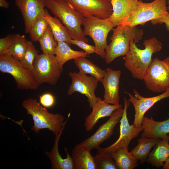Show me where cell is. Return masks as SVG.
<instances>
[{"label":"cell","mask_w":169,"mask_h":169,"mask_svg":"<svg viewBox=\"0 0 169 169\" xmlns=\"http://www.w3.org/2000/svg\"><path fill=\"white\" fill-rule=\"evenodd\" d=\"M95 157L96 169H118L111 156L97 154Z\"/></svg>","instance_id":"32"},{"label":"cell","mask_w":169,"mask_h":169,"mask_svg":"<svg viewBox=\"0 0 169 169\" xmlns=\"http://www.w3.org/2000/svg\"><path fill=\"white\" fill-rule=\"evenodd\" d=\"M16 34H9L0 39V54H5L15 38Z\"/></svg>","instance_id":"33"},{"label":"cell","mask_w":169,"mask_h":169,"mask_svg":"<svg viewBox=\"0 0 169 169\" xmlns=\"http://www.w3.org/2000/svg\"><path fill=\"white\" fill-rule=\"evenodd\" d=\"M49 26L45 16H40L34 22L29 33L32 40L38 41Z\"/></svg>","instance_id":"30"},{"label":"cell","mask_w":169,"mask_h":169,"mask_svg":"<svg viewBox=\"0 0 169 169\" xmlns=\"http://www.w3.org/2000/svg\"><path fill=\"white\" fill-rule=\"evenodd\" d=\"M22 106L27 111V115H31L34 125L31 130L35 133H39L40 129H47L57 135L61 130L64 122V116L59 114L49 112L36 99L30 98L23 100Z\"/></svg>","instance_id":"4"},{"label":"cell","mask_w":169,"mask_h":169,"mask_svg":"<svg viewBox=\"0 0 169 169\" xmlns=\"http://www.w3.org/2000/svg\"><path fill=\"white\" fill-rule=\"evenodd\" d=\"M90 152L79 144L75 146L71 153L75 169H96L95 157Z\"/></svg>","instance_id":"21"},{"label":"cell","mask_w":169,"mask_h":169,"mask_svg":"<svg viewBox=\"0 0 169 169\" xmlns=\"http://www.w3.org/2000/svg\"><path fill=\"white\" fill-rule=\"evenodd\" d=\"M84 18L93 16L100 19L110 17L113 13L109 0H66Z\"/></svg>","instance_id":"12"},{"label":"cell","mask_w":169,"mask_h":169,"mask_svg":"<svg viewBox=\"0 0 169 169\" xmlns=\"http://www.w3.org/2000/svg\"><path fill=\"white\" fill-rule=\"evenodd\" d=\"M28 43L24 35L16 34L15 40L5 54H10L20 61L25 54Z\"/></svg>","instance_id":"28"},{"label":"cell","mask_w":169,"mask_h":169,"mask_svg":"<svg viewBox=\"0 0 169 169\" xmlns=\"http://www.w3.org/2000/svg\"><path fill=\"white\" fill-rule=\"evenodd\" d=\"M69 75L71 82L67 94L71 95L77 92L85 95L87 98L90 107L92 108L97 100L95 92L99 81L95 77L88 76L79 71L78 72H70Z\"/></svg>","instance_id":"11"},{"label":"cell","mask_w":169,"mask_h":169,"mask_svg":"<svg viewBox=\"0 0 169 169\" xmlns=\"http://www.w3.org/2000/svg\"><path fill=\"white\" fill-rule=\"evenodd\" d=\"M167 0H166V1H167Z\"/></svg>","instance_id":"41"},{"label":"cell","mask_w":169,"mask_h":169,"mask_svg":"<svg viewBox=\"0 0 169 169\" xmlns=\"http://www.w3.org/2000/svg\"><path fill=\"white\" fill-rule=\"evenodd\" d=\"M125 92L129 96L128 100L134 107L135 114L133 124L138 127L141 126L142 119L147 111L158 101L169 97V88L159 95L150 97L141 96L134 89L133 91L134 95L128 92Z\"/></svg>","instance_id":"14"},{"label":"cell","mask_w":169,"mask_h":169,"mask_svg":"<svg viewBox=\"0 0 169 169\" xmlns=\"http://www.w3.org/2000/svg\"><path fill=\"white\" fill-rule=\"evenodd\" d=\"M153 24L164 23L167 29L169 31V13L168 12L163 17L151 21Z\"/></svg>","instance_id":"36"},{"label":"cell","mask_w":169,"mask_h":169,"mask_svg":"<svg viewBox=\"0 0 169 169\" xmlns=\"http://www.w3.org/2000/svg\"><path fill=\"white\" fill-rule=\"evenodd\" d=\"M32 71L33 76L38 84L47 83L56 84L63 70V67L58 62L55 55L43 53L38 54L33 62Z\"/></svg>","instance_id":"8"},{"label":"cell","mask_w":169,"mask_h":169,"mask_svg":"<svg viewBox=\"0 0 169 169\" xmlns=\"http://www.w3.org/2000/svg\"><path fill=\"white\" fill-rule=\"evenodd\" d=\"M124 107L120 121V136L117 141L108 147L97 149V154L111 156L118 148H125L128 149L131 141L136 137L140 132L142 131L141 127H138L133 124L130 125L127 117V110L130 102L125 98H124Z\"/></svg>","instance_id":"10"},{"label":"cell","mask_w":169,"mask_h":169,"mask_svg":"<svg viewBox=\"0 0 169 169\" xmlns=\"http://www.w3.org/2000/svg\"><path fill=\"white\" fill-rule=\"evenodd\" d=\"M166 0H154L149 3L139 0L134 10L120 25H143L146 22L161 18L168 12Z\"/></svg>","instance_id":"7"},{"label":"cell","mask_w":169,"mask_h":169,"mask_svg":"<svg viewBox=\"0 0 169 169\" xmlns=\"http://www.w3.org/2000/svg\"><path fill=\"white\" fill-rule=\"evenodd\" d=\"M119 169H133L138 165V160L125 148L118 149L111 156Z\"/></svg>","instance_id":"27"},{"label":"cell","mask_w":169,"mask_h":169,"mask_svg":"<svg viewBox=\"0 0 169 169\" xmlns=\"http://www.w3.org/2000/svg\"><path fill=\"white\" fill-rule=\"evenodd\" d=\"M79 71L85 74H89L95 77L101 83L106 74V70L101 69L86 57H81L74 59Z\"/></svg>","instance_id":"26"},{"label":"cell","mask_w":169,"mask_h":169,"mask_svg":"<svg viewBox=\"0 0 169 169\" xmlns=\"http://www.w3.org/2000/svg\"><path fill=\"white\" fill-rule=\"evenodd\" d=\"M113 13L109 19L114 27L120 25L131 14L138 0H109Z\"/></svg>","instance_id":"20"},{"label":"cell","mask_w":169,"mask_h":169,"mask_svg":"<svg viewBox=\"0 0 169 169\" xmlns=\"http://www.w3.org/2000/svg\"><path fill=\"white\" fill-rule=\"evenodd\" d=\"M55 55L59 64L62 66L69 60L81 57H89V54L85 52L72 49L67 43L64 41L57 42Z\"/></svg>","instance_id":"24"},{"label":"cell","mask_w":169,"mask_h":169,"mask_svg":"<svg viewBox=\"0 0 169 169\" xmlns=\"http://www.w3.org/2000/svg\"><path fill=\"white\" fill-rule=\"evenodd\" d=\"M169 140L159 139L153 150L146 159L147 161L153 166H162L169 157Z\"/></svg>","instance_id":"22"},{"label":"cell","mask_w":169,"mask_h":169,"mask_svg":"<svg viewBox=\"0 0 169 169\" xmlns=\"http://www.w3.org/2000/svg\"><path fill=\"white\" fill-rule=\"evenodd\" d=\"M83 25L85 35L90 36L94 42L95 53L105 59L107 36L114 27L109 18L102 19L93 16H88L84 18Z\"/></svg>","instance_id":"6"},{"label":"cell","mask_w":169,"mask_h":169,"mask_svg":"<svg viewBox=\"0 0 169 169\" xmlns=\"http://www.w3.org/2000/svg\"><path fill=\"white\" fill-rule=\"evenodd\" d=\"M69 116V114L67 120L64 121L61 130L57 135L55 136L54 143L51 150L49 152L46 151L45 152V155L51 161L52 169H75L72 157L68 152L67 148H64L67 155L65 158H62L58 149L60 137Z\"/></svg>","instance_id":"19"},{"label":"cell","mask_w":169,"mask_h":169,"mask_svg":"<svg viewBox=\"0 0 169 169\" xmlns=\"http://www.w3.org/2000/svg\"><path fill=\"white\" fill-rule=\"evenodd\" d=\"M106 74L104 77L102 83L104 89V100L112 105L120 104L119 94L120 70H114L110 68L106 69Z\"/></svg>","instance_id":"16"},{"label":"cell","mask_w":169,"mask_h":169,"mask_svg":"<svg viewBox=\"0 0 169 169\" xmlns=\"http://www.w3.org/2000/svg\"><path fill=\"white\" fill-rule=\"evenodd\" d=\"M141 126L142 128L141 137L157 138L169 140V118L163 121L155 120L152 117L144 116Z\"/></svg>","instance_id":"18"},{"label":"cell","mask_w":169,"mask_h":169,"mask_svg":"<svg viewBox=\"0 0 169 169\" xmlns=\"http://www.w3.org/2000/svg\"><path fill=\"white\" fill-rule=\"evenodd\" d=\"M45 18L55 41L57 43L65 42L70 46V41L72 38L66 27L63 25L59 18L51 16L47 9H45Z\"/></svg>","instance_id":"23"},{"label":"cell","mask_w":169,"mask_h":169,"mask_svg":"<svg viewBox=\"0 0 169 169\" xmlns=\"http://www.w3.org/2000/svg\"><path fill=\"white\" fill-rule=\"evenodd\" d=\"M159 139L141 137L137 141V145L130 152L138 161L142 164L148 157L151 149Z\"/></svg>","instance_id":"25"},{"label":"cell","mask_w":169,"mask_h":169,"mask_svg":"<svg viewBox=\"0 0 169 169\" xmlns=\"http://www.w3.org/2000/svg\"><path fill=\"white\" fill-rule=\"evenodd\" d=\"M153 92H164L169 88V56L163 60L156 58L147 69L143 80Z\"/></svg>","instance_id":"9"},{"label":"cell","mask_w":169,"mask_h":169,"mask_svg":"<svg viewBox=\"0 0 169 169\" xmlns=\"http://www.w3.org/2000/svg\"><path fill=\"white\" fill-rule=\"evenodd\" d=\"M123 110L120 108L115 110L109 120L101 125L93 135L79 144L90 151L94 149H99L100 144L113 134L115 127L120 120Z\"/></svg>","instance_id":"13"},{"label":"cell","mask_w":169,"mask_h":169,"mask_svg":"<svg viewBox=\"0 0 169 169\" xmlns=\"http://www.w3.org/2000/svg\"><path fill=\"white\" fill-rule=\"evenodd\" d=\"M9 4L6 0H0V7L5 8H8Z\"/></svg>","instance_id":"37"},{"label":"cell","mask_w":169,"mask_h":169,"mask_svg":"<svg viewBox=\"0 0 169 169\" xmlns=\"http://www.w3.org/2000/svg\"><path fill=\"white\" fill-rule=\"evenodd\" d=\"M40 104L45 108H50L53 106L55 103L54 96L50 93L44 94L39 96Z\"/></svg>","instance_id":"35"},{"label":"cell","mask_w":169,"mask_h":169,"mask_svg":"<svg viewBox=\"0 0 169 169\" xmlns=\"http://www.w3.org/2000/svg\"><path fill=\"white\" fill-rule=\"evenodd\" d=\"M46 7L59 18L67 29L72 39L86 43L88 40L81 28L84 18L67 1L45 0Z\"/></svg>","instance_id":"3"},{"label":"cell","mask_w":169,"mask_h":169,"mask_svg":"<svg viewBox=\"0 0 169 169\" xmlns=\"http://www.w3.org/2000/svg\"><path fill=\"white\" fill-rule=\"evenodd\" d=\"M112 30L113 34L110 38L111 42L105 49V59L108 64L119 57L126 55L129 51L131 42H138L144 34L143 30L136 26L119 25Z\"/></svg>","instance_id":"2"},{"label":"cell","mask_w":169,"mask_h":169,"mask_svg":"<svg viewBox=\"0 0 169 169\" xmlns=\"http://www.w3.org/2000/svg\"><path fill=\"white\" fill-rule=\"evenodd\" d=\"M70 44L79 47L89 55L95 52V46L88 44L87 43L83 41L76 39H72L70 41Z\"/></svg>","instance_id":"34"},{"label":"cell","mask_w":169,"mask_h":169,"mask_svg":"<svg viewBox=\"0 0 169 169\" xmlns=\"http://www.w3.org/2000/svg\"><path fill=\"white\" fill-rule=\"evenodd\" d=\"M121 104L112 105L106 102L97 97V101L90 114L85 118L84 124L86 130L89 131L92 130L99 120L101 118L110 117L115 110L122 108Z\"/></svg>","instance_id":"17"},{"label":"cell","mask_w":169,"mask_h":169,"mask_svg":"<svg viewBox=\"0 0 169 169\" xmlns=\"http://www.w3.org/2000/svg\"><path fill=\"white\" fill-rule=\"evenodd\" d=\"M0 71L11 75L18 89L36 90L39 86L35 80L32 71L10 54H0Z\"/></svg>","instance_id":"5"},{"label":"cell","mask_w":169,"mask_h":169,"mask_svg":"<svg viewBox=\"0 0 169 169\" xmlns=\"http://www.w3.org/2000/svg\"><path fill=\"white\" fill-rule=\"evenodd\" d=\"M167 3L168 4L167 8V10H169V0L167 1Z\"/></svg>","instance_id":"39"},{"label":"cell","mask_w":169,"mask_h":169,"mask_svg":"<svg viewBox=\"0 0 169 169\" xmlns=\"http://www.w3.org/2000/svg\"><path fill=\"white\" fill-rule=\"evenodd\" d=\"M23 18L25 32L29 33L33 23L40 16H45V0H15Z\"/></svg>","instance_id":"15"},{"label":"cell","mask_w":169,"mask_h":169,"mask_svg":"<svg viewBox=\"0 0 169 169\" xmlns=\"http://www.w3.org/2000/svg\"><path fill=\"white\" fill-rule=\"evenodd\" d=\"M136 43L133 41L131 42L129 51L124 58V64L133 78L142 80L152 60L153 54L161 50L162 44L154 37L144 41V49L139 48Z\"/></svg>","instance_id":"1"},{"label":"cell","mask_w":169,"mask_h":169,"mask_svg":"<svg viewBox=\"0 0 169 169\" xmlns=\"http://www.w3.org/2000/svg\"><path fill=\"white\" fill-rule=\"evenodd\" d=\"M38 54V51L32 41H28V47L25 55L20 61L25 68L32 71L33 67L34 61Z\"/></svg>","instance_id":"31"},{"label":"cell","mask_w":169,"mask_h":169,"mask_svg":"<svg viewBox=\"0 0 169 169\" xmlns=\"http://www.w3.org/2000/svg\"><path fill=\"white\" fill-rule=\"evenodd\" d=\"M38 41L43 53L49 55H55L57 43L55 41L49 26Z\"/></svg>","instance_id":"29"},{"label":"cell","mask_w":169,"mask_h":169,"mask_svg":"<svg viewBox=\"0 0 169 169\" xmlns=\"http://www.w3.org/2000/svg\"><path fill=\"white\" fill-rule=\"evenodd\" d=\"M164 169H169V157L162 166Z\"/></svg>","instance_id":"38"},{"label":"cell","mask_w":169,"mask_h":169,"mask_svg":"<svg viewBox=\"0 0 169 169\" xmlns=\"http://www.w3.org/2000/svg\"><path fill=\"white\" fill-rule=\"evenodd\" d=\"M57 1H66V0H55Z\"/></svg>","instance_id":"40"}]
</instances>
